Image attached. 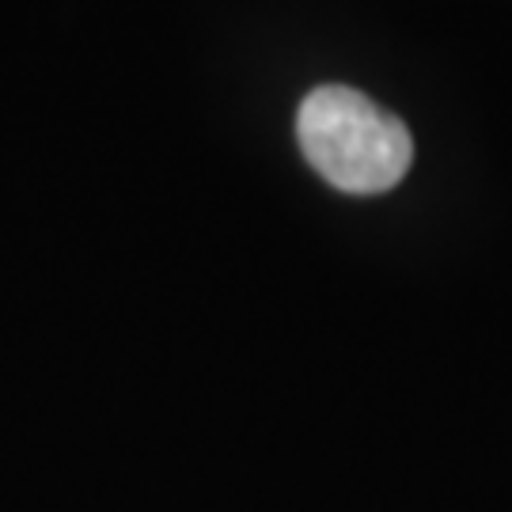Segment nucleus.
Returning <instances> with one entry per match:
<instances>
[{
  "instance_id": "1",
  "label": "nucleus",
  "mask_w": 512,
  "mask_h": 512,
  "mask_svg": "<svg viewBox=\"0 0 512 512\" xmlns=\"http://www.w3.org/2000/svg\"><path fill=\"white\" fill-rule=\"evenodd\" d=\"M300 152L342 194H384L414 164V141L403 118L346 84H323L296 114Z\"/></svg>"
}]
</instances>
